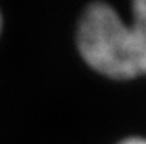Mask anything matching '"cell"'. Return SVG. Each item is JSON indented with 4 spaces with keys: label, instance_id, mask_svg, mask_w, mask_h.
<instances>
[{
    "label": "cell",
    "instance_id": "cell-4",
    "mask_svg": "<svg viewBox=\"0 0 146 144\" xmlns=\"http://www.w3.org/2000/svg\"><path fill=\"white\" fill-rule=\"evenodd\" d=\"M2 28H3V19H2V12H0V33H2Z\"/></svg>",
    "mask_w": 146,
    "mask_h": 144
},
{
    "label": "cell",
    "instance_id": "cell-1",
    "mask_svg": "<svg viewBox=\"0 0 146 144\" xmlns=\"http://www.w3.org/2000/svg\"><path fill=\"white\" fill-rule=\"evenodd\" d=\"M76 48L89 68L113 81L140 78L127 19L107 2L89 3L76 25Z\"/></svg>",
    "mask_w": 146,
    "mask_h": 144
},
{
    "label": "cell",
    "instance_id": "cell-3",
    "mask_svg": "<svg viewBox=\"0 0 146 144\" xmlns=\"http://www.w3.org/2000/svg\"><path fill=\"white\" fill-rule=\"evenodd\" d=\"M117 144H146V136L131 135V136H126V138L120 139Z\"/></svg>",
    "mask_w": 146,
    "mask_h": 144
},
{
    "label": "cell",
    "instance_id": "cell-2",
    "mask_svg": "<svg viewBox=\"0 0 146 144\" xmlns=\"http://www.w3.org/2000/svg\"><path fill=\"white\" fill-rule=\"evenodd\" d=\"M129 26L134 39L140 74H146V0H131Z\"/></svg>",
    "mask_w": 146,
    "mask_h": 144
}]
</instances>
